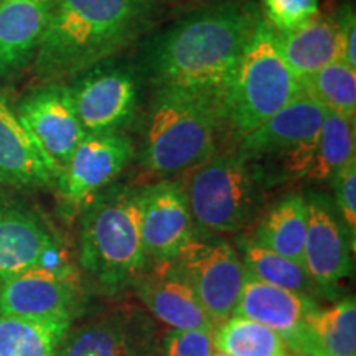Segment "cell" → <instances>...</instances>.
<instances>
[{"instance_id":"6da1fadb","label":"cell","mask_w":356,"mask_h":356,"mask_svg":"<svg viewBox=\"0 0 356 356\" xmlns=\"http://www.w3.org/2000/svg\"><path fill=\"white\" fill-rule=\"evenodd\" d=\"M259 13L251 3L225 2L178 20L144 51V71L157 88L197 89L221 101Z\"/></svg>"},{"instance_id":"7a4b0ae2","label":"cell","mask_w":356,"mask_h":356,"mask_svg":"<svg viewBox=\"0 0 356 356\" xmlns=\"http://www.w3.org/2000/svg\"><path fill=\"white\" fill-rule=\"evenodd\" d=\"M150 0H55L35 71L43 81L78 76L140 33Z\"/></svg>"},{"instance_id":"3957f363","label":"cell","mask_w":356,"mask_h":356,"mask_svg":"<svg viewBox=\"0 0 356 356\" xmlns=\"http://www.w3.org/2000/svg\"><path fill=\"white\" fill-rule=\"evenodd\" d=\"M221 101L197 89L157 88L147 119L142 162L155 175L198 168L216 152Z\"/></svg>"},{"instance_id":"277c9868","label":"cell","mask_w":356,"mask_h":356,"mask_svg":"<svg viewBox=\"0 0 356 356\" xmlns=\"http://www.w3.org/2000/svg\"><path fill=\"white\" fill-rule=\"evenodd\" d=\"M79 262L109 292L134 286L149 266L139 190L113 186L89 203L79 231Z\"/></svg>"},{"instance_id":"5b68a950","label":"cell","mask_w":356,"mask_h":356,"mask_svg":"<svg viewBox=\"0 0 356 356\" xmlns=\"http://www.w3.org/2000/svg\"><path fill=\"white\" fill-rule=\"evenodd\" d=\"M300 95V81L275 47L274 30L261 19L222 92V119L244 137Z\"/></svg>"},{"instance_id":"8992f818","label":"cell","mask_w":356,"mask_h":356,"mask_svg":"<svg viewBox=\"0 0 356 356\" xmlns=\"http://www.w3.org/2000/svg\"><path fill=\"white\" fill-rule=\"evenodd\" d=\"M186 197L195 225L211 233H234L259 211V175L243 154L213 155L193 173Z\"/></svg>"},{"instance_id":"52a82bcc","label":"cell","mask_w":356,"mask_h":356,"mask_svg":"<svg viewBox=\"0 0 356 356\" xmlns=\"http://www.w3.org/2000/svg\"><path fill=\"white\" fill-rule=\"evenodd\" d=\"M216 323L233 315L246 280L241 257L229 243L193 236L173 259Z\"/></svg>"},{"instance_id":"ba28073f","label":"cell","mask_w":356,"mask_h":356,"mask_svg":"<svg viewBox=\"0 0 356 356\" xmlns=\"http://www.w3.org/2000/svg\"><path fill=\"white\" fill-rule=\"evenodd\" d=\"M68 88L79 122L88 134L119 132L136 118L139 89L126 66L102 61L78 74Z\"/></svg>"},{"instance_id":"9c48e42d","label":"cell","mask_w":356,"mask_h":356,"mask_svg":"<svg viewBox=\"0 0 356 356\" xmlns=\"http://www.w3.org/2000/svg\"><path fill=\"white\" fill-rule=\"evenodd\" d=\"M17 115L58 180L88 134L78 119L70 88L50 83L35 89L20 102Z\"/></svg>"},{"instance_id":"30bf717a","label":"cell","mask_w":356,"mask_h":356,"mask_svg":"<svg viewBox=\"0 0 356 356\" xmlns=\"http://www.w3.org/2000/svg\"><path fill=\"white\" fill-rule=\"evenodd\" d=\"M79 305L74 269L30 267L0 284V315L32 320L73 322Z\"/></svg>"},{"instance_id":"8fae6325","label":"cell","mask_w":356,"mask_h":356,"mask_svg":"<svg viewBox=\"0 0 356 356\" xmlns=\"http://www.w3.org/2000/svg\"><path fill=\"white\" fill-rule=\"evenodd\" d=\"M307 202L304 267L320 289H332L353 270L355 239L338 213L337 204L320 191H310Z\"/></svg>"},{"instance_id":"7c38bea8","label":"cell","mask_w":356,"mask_h":356,"mask_svg":"<svg viewBox=\"0 0 356 356\" xmlns=\"http://www.w3.org/2000/svg\"><path fill=\"white\" fill-rule=\"evenodd\" d=\"M142 241L149 262L173 261L195 236L188 197L175 181H159L139 190Z\"/></svg>"},{"instance_id":"4fadbf2b","label":"cell","mask_w":356,"mask_h":356,"mask_svg":"<svg viewBox=\"0 0 356 356\" xmlns=\"http://www.w3.org/2000/svg\"><path fill=\"white\" fill-rule=\"evenodd\" d=\"M134 157V145L121 132H89L58 177L70 202H84L115 180Z\"/></svg>"},{"instance_id":"5bb4252c","label":"cell","mask_w":356,"mask_h":356,"mask_svg":"<svg viewBox=\"0 0 356 356\" xmlns=\"http://www.w3.org/2000/svg\"><path fill=\"white\" fill-rule=\"evenodd\" d=\"M317 307L310 296L270 286L248 274L233 315L269 327L282 337L287 348L305 356L307 317Z\"/></svg>"},{"instance_id":"9a60e30c","label":"cell","mask_w":356,"mask_h":356,"mask_svg":"<svg viewBox=\"0 0 356 356\" xmlns=\"http://www.w3.org/2000/svg\"><path fill=\"white\" fill-rule=\"evenodd\" d=\"M155 327L139 310H119L66 335L56 356H155Z\"/></svg>"},{"instance_id":"2e32d148","label":"cell","mask_w":356,"mask_h":356,"mask_svg":"<svg viewBox=\"0 0 356 356\" xmlns=\"http://www.w3.org/2000/svg\"><path fill=\"white\" fill-rule=\"evenodd\" d=\"M137 296L155 318L172 330H215L210 317L173 261L154 262L134 282Z\"/></svg>"},{"instance_id":"e0dca14e","label":"cell","mask_w":356,"mask_h":356,"mask_svg":"<svg viewBox=\"0 0 356 356\" xmlns=\"http://www.w3.org/2000/svg\"><path fill=\"white\" fill-rule=\"evenodd\" d=\"M325 109L307 95H300L243 137L238 152L251 162L261 157L284 155L317 140Z\"/></svg>"},{"instance_id":"ac0fdd59","label":"cell","mask_w":356,"mask_h":356,"mask_svg":"<svg viewBox=\"0 0 356 356\" xmlns=\"http://www.w3.org/2000/svg\"><path fill=\"white\" fill-rule=\"evenodd\" d=\"M56 236L33 211L0 202V284L30 267L42 266Z\"/></svg>"},{"instance_id":"d6986e66","label":"cell","mask_w":356,"mask_h":356,"mask_svg":"<svg viewBox=\"0 0 356 356\" xmlns=\"http://www.w3.org/2000/svg\"><path fill=\"white\" fill-rule=\"evenodd\" d=\"M0 181L13 186H50L55 173L17 113L0 96Z\"/></svg>"},{"instance_id":"ffe728a7","label":"cell","mask_w":356,"mask_h":356,"mask_svg":"<svg viewBox=\"0 0 356 356\" xmlns=\"http://www.w3.org/2000/svg\"><path fill=\"white\" fill-rule=\"evenodd\" d=\"M55 0H0V76L30 60L43 37Z\"/></svg>"},{"instance_id":"44dd1931","label":"cell","mask_w":356,"mask_h":356,"mask_svg":"<svg viewBox=\"0 0 356 356\" xmlns=\"http://www.w3.org/2000/svg\"><path fill=\"white\" fill-rule=\"evenodd\" d=\"M275 47L297 79L341 60V40L337 19L315 17L299 29L274 32Z\"/></svg>"},{"instance_id":"7402d4cb","label":"cell","mask_w":356,"mask_h":356,"mask_svg":"<svg viewBox=\"0 0 356 356\" xmlns=\"http://www.w3.org/2000/svg\"><path fill=\"white\" fill-rule=\"evenodd\" d=\"M307 233V202L300 193H291L270 208L252 236L259 246L304 266Z\"/></svg>"},{"instance_id":"603a6c76","label":"cell","mask_w":356,"mask_h":356,"mask_svg":"<svg viewBox=\"0 0 356 356\" xmlns=\"http://www.w3.org/2000/svg\"><path fill=\"white\" fill-rule=\"evenodd\" d=\"M305 356H356L355 297L310 312Z\"/></svg>"},{"instance_id":"cb8c5ba5","label":"cell","mask_w":356,"mask_h":356,"mask_svg":"<svg viewBox=\"0 0 356 356\" xmlns=\"http://www.w3.org/2000/svg\"><path fill=\"white\" fill-rule=\"evenodd\" d=\"M70 328L66 320L0 315V356H56Z\"/></svg>"},{"instance_id":"d4e9b609","label":"cell","mask_w":356,"mask_h":356,"mask_svg":"<svg viewBox=\"0 0 356 356\" xmlns=\"http://www.w3.org/2000/svg\"><path fill=\"white\" fill-rule=\"evenodd\" d=\"M238 246L241 251V261L246 273L261 282L287 289L292 292L305 293V296H312L320 291L317 284L310 279L305 267L299 262L287 259L277 252L259 246L249 236L239 239Z\"/></svg>"},{"instance_id":"484cf974","label":"cell","mask_w":356,"mask_h":356,"mask_svg":"<svg viewBox=\"0 0 356 356\" xmlns=\"http://www.w3.org/2000/svg\"><path fill=\"white\" fill-rule=\"evenodd\" d=\"M351 159H355V119L325 111L314 163L307 177L310 180H332Z\"/></svg>"},{"instance_id":"4316f807","label":"cell","mask_w":356,"mask_h":356,"mask_svg":"<svg viewBox=\"0 0 356 356\" xmlns=\"http://www.w3.org/2000/svg\"><path fill=\"white\" fill-rule=\"evenodd\" d=\"M213 345L229 356H289L286 341L279 333L236 315L215 328Z\"/></svg>"},{"instance_id":"83f0119b","label":"cell","mask_w":356,"mask_h":356,"mask_svg":"<svg viewBox=\"0 0 356 356\" xmlns=\"http://www.w3.org/2000/svg\"><path fill=\"white\" fill-rule=\"evenodd\" d=\"M302 92L317 101L325 111H332L346 119L356 113V73L341 60L323 66L300 78Z\"/></svg>"},{"instance_id":"f1b7e54d","label":"cell","mask_w":356,"mask_h":356,"mask_svg":"<svg viewBox=\"0 0 356 356\" xmlns=\"http://www.w3.org/2000/svg\"><path fill=\"white\" fill-rule=\"evenodd\" d=\"M262 7L274 32L299 29L318 15V0H262Z\"/></svg>"},{"instance_id":"f546056e","label":"cell","mask_w":356,"mask_h":356,"mask_svg":"<svg viewBox=\"0 0 356 356\" xmlns=\"http://www.w3.org/2000/svg\"><path fill=\"white\" fill-rule=\"evenodd\" d=\"M338 204V213L351 238L356 236V159H351L346 165L332 178Z\"/></svg>"},{"instance_id":"4dcf8cb0","label":"cell","mask_w":356,"mask_h":356,"mask_svg":"<svg viewBox=\"0 0 356 356\" xmlns=\"http://www.w3.org/2000/svg\"><path fill=\"white\" fill-rule=\"evenodd\" d=\"M215 330H172L163 340L165 356H211Z\"/></svg>"},{"instance_id":"1f68e13d","label":"cell","mask_w":356,"mask_h":356,"mask_svg":"<svg viewBox=\"0 0 356 356\" xmlns=\"http://www.w3.org/2000/svg\"><path fill=\"white\" fill-rule=\"evenodd\" d=\"M337 24H338V32H340V40H341V61L356 70L355 12L351 10L350 7H345L343 10L340 12V15H338Z\"/></svg>"},{"instance_id":"d6a6232c","label":"cell","mask_w":356,"mask_h":356,"mask_svg":"<svg viewBox=\"0 0 356 356\" xmlns=\"http://www.w3.org/2000/svg\"><path fill=\"white\" fill-rule=\"evenodd\" d=\"M211 356H229L228 353H225V351H221V350H218V348H215L213 350V353H211Z\"/></svg>"}]
</instances>
